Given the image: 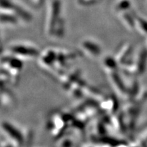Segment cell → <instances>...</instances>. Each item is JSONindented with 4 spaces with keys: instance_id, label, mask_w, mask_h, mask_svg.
Returning <instances> with one entry per match:
<instances>
[{
    "instance_id": "cell-1",
    "label": "cell",
    "mask_w": 147,
    "mask_h": 147,
    "mask_svg": "<svg viewBox=\"0 0 147 147\" xmlns=\"http://www.w3.org/2000/svg\"><path fill=\"white\" fill-rule=\"evenodd\" d=\"M10 50L12 54L21 57L23 56L24 57H34L38 54V52L35 50L34 47L23 45L12 46L10 48Z\"/></svg>"
}]
</instances>
